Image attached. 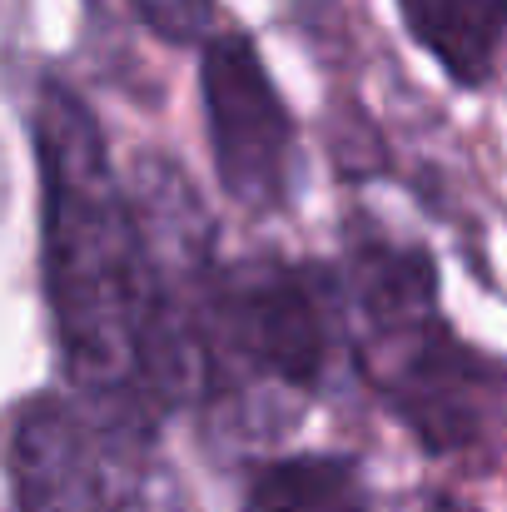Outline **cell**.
Here are the masks:
<instances>
[{
	"label": "cell",
	"instance_id": "cell-1",
	"mask_svg": "<svg viewBox=\"0 0 507 512\" xmlns=\"http://www.w3.org/2000/svg\"><path fill=\"white\" fill-rule=\"evenodd\" d=\"M30 145L40 165L45 299L65 373L95 408L110 453H145V438L174 408V388L135 209L120 194L95 115L60 80L35 90Z\"/></svg>",
	"mask_w": 507,
	"mask_h": 512
},
{
	"label": "cell",
	"instance_id": "cell-2",
	"mask_svg": "<svg viewBox=\"0 0 507 512\" xmlns=\"http://www.w3.org/2000/svg\"><path fill=\"white\" fill-rule=\"evenodd\" d=\"M324 274L254 254L214 274L204 309V393L229 403L254 388L314 393L329 358Z\"/></svg>",
	"mask_w": 507,
	"mask_h": 512
},
{
	"label": "cell",
	"instance_id": "cell-3",
	"mask_svg": "<svg viewBox=\"0 0 507 512\" xmlns=\"http://www.w3.org/2000/svg\"><path fill=\"white\" fill-rule=\"evenodd\" d=\"M358 368L428 453L473 448L507 408V373L458 339L443 314L403 334L358 339Z\"/></svg>",
	"mask_w": 507,
	"mask_h": 512
},
{
	"label": "cell",
	"instance_id": "cell-4",
	"mask_svg": "<svg viewBox=\"0 0 507 512\" xmlns=\"http://www.w3.org/2000/svg\"><path fill=\"white\" fill-rule=\"evenodd\" d=\"M199 95L224 194L254 214L284 209L294 189V120L249 35L229 30L204 45Z\"/></svg>",
	"mask_w": 507,
	"mask_h": 512
},
{
	"label": "cell",
	"instance_id": "cell-5",
	"mask_svg": "<svg viewBox=\"0 0 507 512\" xmlns=\"http://www.w3.org/2000/svg\"><path fill=\"white\" fill-rule=\"evenodd\" d=\"M15 512H105V478L80 418L55 393H35L10 423Z\"/></svg>",
	"mask_w": 507,
	"mask_h": 512
},
{
	"label": "cell",
	"instance_id": "cell-6",
	"mask_svg": "<svg viewBox=\"0 0 507 512\" xmlns=\"http://www.w3.org/2000/svg\"><path fill=\"white\" fill-rule=\"evenodd\" d=\"M348 299L363 319V339L403 334L438 319V269L428 249L368 234L348 249Z\"/></svg>",
	"mask_w": 507,
	"mask_h": 512
},
{
	"label": "cell",
	"instance_id": "cell-7",
	"mask_svg": "<svg viewBox=\"0 0 507 512\" xmlns=\"http://www.w3.org/2000/svg\"><path fill=\"white\" fill-rule=\"evenodd\" d=\"M413 40L468 90L493 75L498 15L488 0H398Z\"/></svg>",
	"mask_w": 507,
	"mask_h": 512
},
{
	"label": "cell",
	"instance_id": "cell-8",
	"mask_svg": "<svg viewBox=\"0 0 507 512\" xmlns=\"http://www.w3.org/2000/svg\"><path fill=\"white\" fill-rule=\"evenodd\" d=\"M244 512H368V488L353 458L299 453L259 468Z\"/></svg>",
	"mask_w": 507,
	"mask_h": 512
},
{
	"label": "cell",
	"instance_id": "cell-9",
	"mask_svg": "<svg viewBox=\"0 0 507 512\" xmlns=\"http://www.w3.org/2000/svg\"><path fill=\"white\" fill-rule=\"evenodd\" d=\"M130 5L169 45H194L209 30V15H214V0H130Z\"/></svg>",
	"mask_w": 507,
	"mask_h": 512
},
{
	"label": "cell",
	"instance_id": "cell-10",
	"mask_svg": "<svg viewBox=\"0 0 507 512\" xmlns=\"http://www.w3.org/2000/svg\"><path fill=\"white\" fill-rule=\"evenodd\" d=\"M105 512H184L174 498V483L155 468L125 473L105 488Z\"/></svg>",
	"mask_w": 507,
	"mask_h": 512
},
{
	"label": "cell",
	"instance_id": "cell-11",
	"mask_svg": "<svg viewBox=\"0 0 507 512\" xmlns=\"http://www.w3.org/2000/svg\"><path fill=\"white\" fill-rule=\"evenodd\" d=\"M488 5H493V15H498V25H503L507 20V0H488Z\"/></svg>",
	"mask_w": 507,
	"mask_h": 512
}]
</instances>
